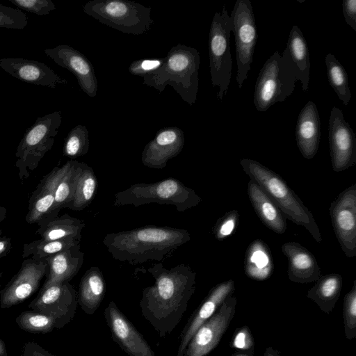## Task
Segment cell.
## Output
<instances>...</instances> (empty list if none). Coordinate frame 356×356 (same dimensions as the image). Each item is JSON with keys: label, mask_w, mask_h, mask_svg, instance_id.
Masks as SVG:
<instances>
[{"label": "cell", "mask_w": 356, "mask_h": 356, "mask_svg": "<svg viewBox=\"0 0 356 356\" xmlns=\"http://www.w3.org/2000/svg\"><path fill=\"white\" fill-rule=\"evenodd\" d=\"M147 271L154 284L145 287L139 302L142 316L160 337L170 334L180 322L195 291V273L181 264L170 269L154 264Z\"/></svg>", "instance_id": "obj_1"}, {"label": "cell", "mask_w": 356, "mask_h": 356, "mask_svg": "<svg viewBox=\"0 0 356 356\" xmlns=\"http://www.w3.org/2000/svg\"><path fill=\"white\" fill-rule=\"evenodd\" d=\"M190 240L186 229L147 225L107 234L103 244L114 259L136 265L162 261Z\"/></svg>", "instance_id": "obj_2"}, {"label": "cell", "mask_w": 356, "mask_h": 356, "mask_svg": "<svg viewBox=\"0 0 356 356\" xmlns=\"http://www.w3.org/2000/svg\"><path fill=\"white\" fill-rule=\"evenodd\" d=\"M200 56L193 47L178 44L164 57L162 65L143 77V84L162 92L170 86L182 100L190 106L197 100Z\"/></svg>", "instance_id": "obj_3"}, {"label": "cell", "mask_w": 356, "mask_h": 356, "mask_svg": "<svg viewBox=\"0 0 356 356\" xmlns=\"http://www.w3.org/2000/svg\"><path fill=\"white\" fill-rule=\"evenodd\" d=\"M240 164L250 179L272 200L285 218L302 226L316 242H321L320 229L312 213L280 175L253 159H241Z\"/></svg>", "instance_id": "obj_4"}, {"label": "cell", "mask_w": 356, "mask_h": 356, "mask_svg": "<svg viewBox=\"0 0 356 356\" xmlns=\"http://www.w3.org/2000/svg\"><path fill=\"white\" fill-rule=\"evenodd\" d=\"M114 206L148 204L172 205L179 212L197 206L201 197L181 181L170 177L152 184L139 183L114 195Z\"/></svg>", "instance_id": "obj_5"}, {"label": "cell", "mask_w": 356, "mask_h": 356, "mask_svg": "<svg viewBox=\"0 0 356 356\" xmlns=\"http://www.w3.org/2000/svg\"><path fill=\"white\" fill-rule=\"evenodd\" d=\"M83 13L124 33L142 35L152 29L150 7L129 0H90Z\"/></svg>", "instance_id": "obj_6"}, {"label": "cell", "mask_w": 356, "mask_h": 356, "mask_svg": "<svg viewBox=\"0 0 356 356\" xmlns=\"http://www.w3.org/2000/svg\"><path fill=\"white\" fill-rule=\"evenodd\" d=\"M62 122L60 111H54L38 117L34 124L26 129L15 152V167L22 182L30 172L35 170L44 154L49 151Z\"/></svg>", "instance_id": "obj_7"}, {"label": "cell", "mask_w": 356, "mask_h": 356, "mask_svg": "<svg viewBox=\"0 0 356 356\" xmlns=\"http://www.w3.org/2000/svg\"><path fill=\"white\" fill-rule=\"evenodd\" d=\"M296 81L291 65L276 51L266 60L256 81L253 102L257 110L265 112L284 102L293 92Z\"/></svg>", "instance_id": "obj_8"}, {"label": "cell", "mask_w": 356, "mask_h": 356, "mask_svg": "<svg viewBox=\"0 0 356 356\" xmlns=\"http://www.w3.org/2000/svg\"><path fill=\"white\" fill-rule=\"evenodd\" d=\"M232 21L224 6L213 17L209 35V67L211 84L218 87L217 97L222 101L232 77L233 60L230 51Z\"/></svg>", "instance_id": "obj_9"}, {"label": "cell", "mask_w": 356, "mask_h": 356, "mask_svg": "<svg viewBox=\"0 0 356 356\" xmlns=\"http://www.w3.org/2000/svg\"><path fill=\"white\" fill-rule=\"evenodd\" d=\"M232 31L235 38L237 64L236 82L240 88L251 69L258 38L252 3L249 0H237L229 15Z\"/></svg>", "instance_id": "obj_10"}, {"label": "cell", "mask_w": 356, "mask_h": 356, "mask_svg": "<svg viewBox=\"0 0 356 356\" xmlns=\"http://www.w3.org/2000/svg\"><path fill=\"white\" fill-rule=\"evenodd\" d=\"M236 298H227L215 314L204 323L190 340L183 356H205L218 344L234 318Z\"/></svg>", "instance_id": "obj_11"}, {"label": "cell", "mask_w": 356, "mask_h": 356, "mask_svg": "<svg viewBox=\"0 0 356 356\" xmlns=\"http://www.w3.org/2000/svg\"><path fill=\"white\" fill-rule=\"evenodd\" d=\"M330 216L334 234L349 258L356 255V184L343 191L330 204Z\"/></svg>", "instance_id": "obj_12"}, {"label": "cell", "mask_w": 356, "mask_h": 356, "mask_svg": "<svg viewBox=\"0 0 356 356\" xmlns=\"http://www.w3.org/2000/svg\"><path fill=\"white\" fill-rule=\"evenodd\" d=\"M328 140L332 169L341 172L356 163V136L344 120L342 111L333 106L328 125Z\"/></svg>", "instance_id": "obj_13"}, {"label": "cell", "mask_w": 356, "mask_h": 356, "mask_svg": "<svg viewBox=\"0 0 356 356\" xmlns=\"http://www.w3.org/2000/svg\"><path fill=\"white\" fill-rule=\"evenodd\" d=\"M104 315L113 340L129 356H156L142 334L122 313L113 301L108 303Z\"/></svg>", "instance_id": "obj_14"}, {"label": "cell", "mask_w": 356, "mask_h": 356, "mask_svg": "<svg viewBox=\"0 0 356 356\" xmlns=\"http://www.w3.org/2000/svg\"><path fill=\"white\" fill-rule=\"evenodd\" d=\"M47 272L44 260L24 259L17 273L1 292V307L17 305L30 297L39 287Z\"/></svg>", "instance_id": "obj_15"}, {"label": "cell", "mask_w": 356, "mask_h": 356, "mask_svg": "<svg viewBox=\"0 0 356 356\" xmlns=\"http://www.w3.org/2000/svg\"><path fill=\"white\" fill-rule=\"evenodd\" d=\"M44 53L58 65L72 72L87 95L90 97L97 95L98 82L94 67L84 54L67 44L45 49Z\"/></svg>", "instance_id": "obj_16"}, {"label": "cell", "mask_w": 356, "mask_h": 356, "mask_svg": "<svg viewBox=\"0 0 356 356\" xmlns=\"http://www.w3.org/2000/svg\"><path fill=\"white\" fill-rule=\"evenodd\" d=\"M78 296L70 282L56 283L41 289L30 307L68 322L75 313Z\"/></svg>", "instance_id": "obj_17"}, {"label": "cell", "mask_w": 356, "mask_h": 356, "mask_svg": "<svg viewBox=\"0 0 356 356\" xmlns=\"http://www.w3.org/2000/svg\"><path fill=\"white\" fill-rule=\"evenodd\" d=\"M185 143L183 131L176 127L159 130L142 152V163L154 169L164 168L169 160L177 156Z\"/></svg>", "instance_id": "obj_18"}, {"label": "cell", "mask_w": 356, "mask_h": 356, "mask_svg": "<svg viewBox=\"0 0 356 356\" xmlns=\"http://www.w3.org/2000/svg\"><path fill=\"white\" fill-rule=\"evenodd\" d=\"M235 289L232 280L222 282L213 286L207 297L188 320L180 335L177 356H183L190 340L199 327L210 318L225 300L232 295Z\"/></svg>", "instance_id": "obj_19"}, {"label": "cell", "mask_w": 356, "mask_h": 356, "mask_svg": "<svg viewBox=\"0 0 356 356\" xmlns=\"http://www.w3.org/2000/svg\"><path fill=\"white\" fill-rule=\"evenodd\" d=\"M0 67L13 77L29 83L54 89L58 84L65 85L67 83L51 67L36 60L19 58H1Z\"/></svg>", "instance_id": "obj_20"}, {"label": "cell", "mask_w": 356, "mask_h": 356, "mask_svg": "<svg viewBox=\"0 0 356 356\" xmlns=\"http://www.w3.org/2000/svg\"><path fill=\"white\" fill-rule=\"evenodd\" d=\"M64 165L54 167L44 175L30 196L25 220L38 226L49 220L55 199V190Z\"/></svg>", "instance_id": "obj_21"}, {"label": "cell", "mask_w": 356, "mask_h": 356, "mask_svg": "<svg viewBox=\"0 0 356 356\" xmlns=\"http://www.w3.org/2000/svg\"><path fill=\"white\" fill-rule=\"evenodd\" d=\"M282 251L288 260L289 279L296 283L316 282L321 270L314 254L297 242H287L282 245Z\"/></svg>", "instance_id": "obj_22"}, {"label": "cell", "mask_w": 356, "mask_h": 356, "mask_svg": "<svg viewBox=\"0 0 356 356\" xmlns=\"http://www.w3.org/2000/svg\"><path fill=\"white\" fill-rule=\"evenodd\" d=\"M297 146L305 159L316 154L321 139V121L317 106L309 100L300 111L296 126Z\"/></svg>", "instance_id": "obj_23"}, {"label": "cell", "mask_w": 356, "mask_h": 356, "mask_svg": "<svg viewBox=\"0 0 356 356\" xmlns=\"http://www.w3.org/2000/svg\"><path fill=\"white\" fill-rule=\"evenodd\" d=\"M43 260L47 264V272L42 289L53 284L70 282L81 269L84 253L81 244H78Z\"/></svg>", "instance_id": "obj_24"}, {"label": "cell", "mask_w": 356, "mask_h": 356, "mask_svg": "<svg viewBox=\"0 0 356 356\" xmlns=\"http://www.w3.org/2000/svg\"><path fill=\"white\" fill-rule=\"evenodd\" d=\"M282 56L291 65L302 90L307 92L311 67L309 54L306 39L297 25L293 26Z\"/></svg>", "instance_id": "obj_25"}, {"label": "cell", "mask_w": 356, "mask_h": 356, "mask_svg": "<svg viewBox=\"0 0 356 356\" xmlns=\"http://www.w3.org/2000/svg\"><path fill=\"white\" fill-rule=\"evenodd\" d=\"M248 195L254 211L264 225L277 234L284 233L286 229L285 217L252 179L248 184Z\"/></svg>", "instance_id": "obj_26"}, {"label": "cell", "mask_w": 356, "mask_h": 356, "mask_svg": "<svg viewBox=\"0 0 356 356\" xmlns=\"http://www.w3.org/2000/svg\"><path fill=\"white\" fill-rule=\"evenodd\" d=\"M106 291L105 280L97 266L90 267L83 275L79 288L78 303L83 312L92 315L99 308Z\"/></svg>", "instance_id": "obj_27"}, {"label": "cell", "mask_w": 356, "mask_h": 356, "mask_svg": "<svg viewBox=\"0 0 356 356\" xmlns=\"http://www.w3.org/2000/svg\"><path fill=\"white\" fill-rule=\"evenodd\" d=\"M273 269V259L268 245L260 239L253 241L246 250L244 259L247 276L263 281L271 276Z\"/></svg>", "instance_id": "obj_28"}, {"label": "cell", "mask_w": 356, "mask_h": 356, "mask_svg": "<svg viewBox=\"0 0 356 356\" xmlns=\"http://www.w3.org/2000/svg\"><path fill=\"white\" fill-rule=\"evenodd\" d=\"M342 288V277L338 273L321 277L308 291L307 297L313 300L326 314H330L337 302Z\"/></svg>", "instance_id": "obj_29"}, {"label": "cell", "mask_w": 356, "mask_h": 356, "mask_svg": "<svg viewBox=\"0 0 356 356\" xmlns=\"http://www.w3.org/2000/svg\"><path fill=\"white\" fill-rule=\"evenodd\" d=\"M98 181L93 169L83 162H79L77 177L71 201L65 209L81 211L93 200Z\"/></svg>", "instance_id": "obj_30"}, {"label": "cell", "mask_w": 356, "mask_h": 356, "mask_svg": "<svg viewBox=\"0 0 356 356\" xmlns=\"http://www.w3.org/2000/svg\"><path fill=\"white\" fill-rule=\"evenodd\" d=\"M84 227L85 223L81 220L65 213L38 226L35 233L47 241L68 238L81 240Z\"/></svg>", "instance_id": "obj_31"}, {"label": "cell", "mask_w": 356, "mask_h": 356, "mask_svg": "<svg viewBox=\"0 0 356 356\" xmlns=\"http://www.w3.org/2000/svg\"><path fill=\"white\" fill-rule=\"evenodd\" d=\"M63 165L64 170L56 186L54 204L49 220L57 217L60 211L65 209L73 195L79 162L70 159Z\"/></svg>", "instance_id": "obj_32"}, {"label": "cell", "mask_w": 356, "mask_h": 356, "mask_svg": "<svg viewBox=\"0 0 356 356\" xmlns=\"http://www.w3.org/2000/svg\"><path fill=\"white\" fill-rule=\"evenodd\" d=\"M78 244H81V240L73 238L54 241L40 238L23 245L22 257H31L37 261L43 260Z\"/></svg>", "instance_id": "obj_33"}, {"label": "cell", "mask_w": 356, "mask_h": 356, "mask_svg": "<svg viewBox=\"0 0 356 356\" xmlns=\"http://www.w3.org/2000/svg\"><path fill=\"white\" fill-rule=\"evenodd\" d=\"M325 61L329 84L343 104L346 106L351 99L347 72L333 54H327L325 56Z\"/></svg>", "instance_id": "obj_34"}, {"label": "cell", "mask_w": 356, "mask_h": 356, "mask_svg": "<svg viewBox=\"0 0 356 356\" xmlns=\"http://www.w3.org/2000/svg\"><path fill=\"white\" fill-rule=\"evenodd\" d=\"M89 144L87 127L78 124L71 129L65 139L63 155L72 159L86 155L89 149Z\"/></svg>", "instance_id": "obj_35"}, {"label": "cell", "mask_w": 356, "mask_h": 356, "mask_svg": "<svg viewBox=\"0 0 356 356\" xmlns=\"http://www.w3.org/2000/svg\"><path fill=\"white\" fill-rule=\"evenodd\" d=\"M17 323L22 329L31 332H48L54 328L58 320L39 312H25L18 316Z\"/></svg>", "instance_id": "obj_36"}, {"label": "cell", "mask_w": 356, "mask_h": 356, "mask_svg": "<svg viewBox=\"0 0 356 356\" xmlns=\"http://www.w3.org/2000/svg\"><path fill=\"white\" fill-rule=\"evenodd\" d=\"M343 322L346 337L353 339L356 337V280L353 281L352 289L344 298Z\"/></svg>", "instance_id": "obj_37"}, {"label": "cell", "mask_w": 356, "mask_h": 356, "mask_svg": "<svg viewBox=\"0 0 356 356\" xmlns=\"http://www.w3.org/2000/svg\"><path fill=\"white\" fill-rule=\"evenodd\" d=\"M239 222V214L237 210L233 209L218 218L213 227L215 238L222 241L232 234Z\"/></svg>", "instance_id": "obj_38"}, {"label": "cell", "mask_w": 356, "mask_h": 356, "mask_svg": "<svg viewBox=\"0 0 356 356\" xmlns=\"http://www.w3.org/2000/svg\"><path fill=\"white\" fill-rule=\"evenodd\" d=\"M27 24L28 17L21 10L0 4V28L23 29Z\"/></svg>", "instance_id": "obj_39"}, {"label": "cell", "mask_w": 356, "mask_h": 356, "mask_svg": "<svg viewBox=\"0 0 356 356\" xmlns=\"http://www.w3.org/2000/svg\"><path fill=\"white\" fill-rule=\"evenodd\" d=\"M21 10L36 14L40 16L48 15L56 9L51 0H8Z\"/></svg>", "instance_id": "obj_40"}, {"label": "cell", "mask_w": 356, "mask_h": 356, "mask_svg": "<svg viewBox=\"0 0 356 356\" xmlns=\"http://www.w3.org/2000/svg\"><path fill=\"white\" fill-rule=\"evenodd\" d=\"M163 61L164 58L136 60L130 64L129 72L133 75L143 78L158 70Z\"/></svg>", "instance_id": "obj_41"}, {"label": "cell", "mask_w": 356, "mask_h": 356, "mask_svg": "<svg viewBox=\"0 0 356 356\" xmlns=\"http://www.w3.org/2000/svg\"><path fill=\"white\" fill-rule=\"evenodd\" d=\"M232 347L243 352H253V339L250 330L247 326L239 328L234 334Z\"/></svg>", "instance_id": "obj_42"}, {"label": "cell", "mask_w": 356, "mask_h": 356, "mask_svg": "<svg viewBox=\"0 0 356 356\" xmlns=\"http://www.w3.org/2000/svg\"><path fill=\"white\" fill-rule=\"evenodd\" d=\"M342 11L345 22L356 31V0H343Z\"/></svg>", "instance_id": "obj_43"}, {"label": "cell", "mask_w": 356, "mask_h": 356, "mask_svg": "<svg viewBox=\"0 0 356 356\" xmlns=\"http://www.w3.org/2000/svg\"><path fill=\"white\" fill-rule=\"evenodd\" d=\"M0 233V259L6 257L12 249V239L10 237L2 236Z\"/></svg>", "instance_id": "obj_44"}, {"label": "cell", "mask_w": 356, "mask_h": 356, "mask_svg": "<svg viewBox=\"0 0 356 356\" xmlns=\"http://www.w3.org/2000/svg\"><path fill=\"white\" fill-rule=\"evenodd\" d=\"M264 356H282L281 355L277 350H275L272 347H268L266 348Z\"/></svg>", "instance_id": "obj_45"}, {"label": "cell", "mask_w": 356, "mask_h": 356, "mask_svg": "<svg viewBox=\"0 0 356 356\" xmlns=\"http://www.w3.org/2000/svg\"><path fill=\"white\" fill-rule=\"evenodd\" d=\"M30 356H55L44 353L42 350H34L31 353Z\"/></svg>", "instance_id": "obj_46"}, {"label": "cell", "mask_w": 356, "mask_h": 356, "mask_svg": "<svg viewBox=\"0 0 356 356\" xmlns=\"http://www.w3.org/2000/svg\"><path fill=\"white\" fill-rule=\"evenodd\" d=\"M7 210L3 207H0V222H1L6 216ZM2 232V229H0V233Z\"/></svg>", "instance_id": "obj_47"}, {"label": "cell", "mask_w": 356, "mask_h": 356, "mask_svg": "<svg viewBox=\"0 0 356 356\" xmlns=\"http://www.w3.org/2000/svg\"><path fill=\"white\" fill-rule=\"evenodd\" d=\"M0 356H7L5 346L1 340H0Z\"/></svg>", "instance_id": "obj_48"}, {"label": "cell", "mask_w": 356, "mask_h": 356, "mask_svg": "<svg viewBox=\"0 0 356 356\" xmlns=\"http://www.w3.org/2000/svg\"><path fill=\"white\" fill-rule=\"evenodd\" d=\"M232 356H253L252 353L248 352H242V353H236L233 354Z\"/></svg>", "instance_id": "obj_49"}, {"label": "cell", "mask_w": 356, "mask_h": 356, "mask_svg": "<svg viewBox=\"0 0 356 356\" xmlns=\"http://www.w3.org/2000/svg\"><path fill=\"white\" fill-rule=\"evenodd\" d=\"M0 277H1V273H0Z\"/></svg>", "instance_id": "obj_50"}, {"label": "cell", "mask_w": 356, "mask_h": 356, "mask_svg": "<svg viewBox=\"0 0 356 356\" xmlns=\"http://www.w3.org/2000/svg\"><path fill=\"white\" fill-rule=\"evenodd\" d=\"M1 207V206H0Z\"/></svg>", "instance_id": "obj_51"}]
</instances>
